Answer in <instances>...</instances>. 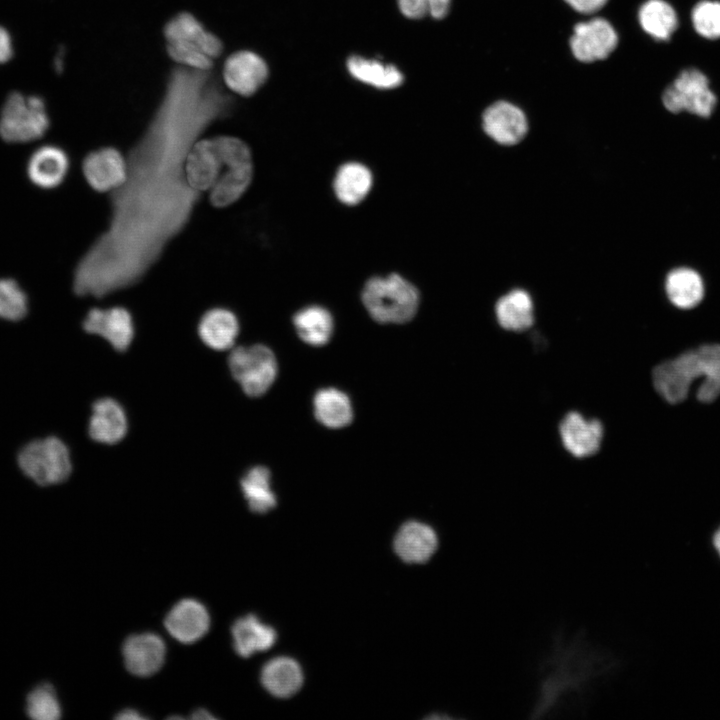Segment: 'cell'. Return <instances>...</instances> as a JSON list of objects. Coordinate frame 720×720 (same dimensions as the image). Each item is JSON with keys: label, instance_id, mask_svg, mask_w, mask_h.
Here are the masks:
<instances>
[{"label": "cell", "instance_id": "1", "mask_svg": "<svg viewBox=\"0 0 720 720\" xmlns=\"http://www.w3.org/2000/svg\"><path fill=\"white\" fill-rule=\"evenodd\" d=\"M200 71L178 73L143 136L127 157V178L110 196V218L78 262L73 290L102 298L139 282L189 222L201 194L185 162L201 133L228 112Z\"/></svg>", "mask_w": 720, "mask_h": 720}, {"label": "cell", "instance_id": "2", "mask_svg": "<svg viewBox=\"0 0 720 720\" xmlns=\"http://www.w3.org/2000/svg\"><path fill=\"white\" fill-rule=\"evenodd\" d=\"M702 378L697 398L713 402L720 395V344L701 345L656 366L652 380L656 391L671 404L682 402L692 382Z\"/></svg>", "mask_w": 720, "mask_h": 720}, {"label": "cell", "instance_id": "3", "mask_svg": "<svg viewBox=\"0 0 720 720\" xmlns=\"http://www.w3.org/2000/svg\"><path fill=\"white\" fill-rule=\"evenodd\" d=\"M361 299L371 318L381 324H403L416 315L420 294L399 274L374 276L363 286Z\"/></svg>", "mask_w": 720, "mask_h": 720}, {"label": "cell", "instance_id": "4", "mask_svg": "<svg viewBox=\"0 0 720 720\" xmlns=\"http://www.w3.org/2000/svg\"><path fill=\"white\" fill-rule=\"evenodd\" d=\"M164 35L170 58L192 70L207 72L223 50L220 39L186 12L168 21Z\"/></svg>", "mask_w": 720, "mask_h": 720}, {"label": "cell", "instance_id": "5", "mask_svg": "<svg viewBox=\"0 0 720 720\" xmlns=\"http://www.w3.org/2000/svg\"><path fill=\"white\" fill-rule=\"evenodd\" d=\"M17 463L23 474L39 486L63 483L72 472L69 449L55 436L28 442L18 452Z\"/></svg>", "mask_w": 720, "mask_h": 720}, {"label": "cell", "instance_id": "6", "mask_svg": "<svg viewBox=\"0 0 720 720\" xmlns=\"http://www.w3.org/2000/svg\"><path fill=\"white\" fill-rule=\"evenodd\" d=\"M49 127L45 104L40 97L11 93L1 110L0 136L7 142H29L42 137Z\"/></svg>", "mask_w": 720, "mask_h": 720}, {"label": "cell", "instance_id": "7", "mask_svg": "<svg viewBox=\"0 0 720 720\" xmlns=\"http://www.w3.org/2000/svg\"><path fill=\"white\" fill-rule=\"evenodd\" d=\"M228 364L234 379L251 397L266 393L277 377L276 357L265 345L255 344L233 349Z\"/></svg>", "mask_w": 720, "mask_h": 720}, {"label": "cell", "instance_id": "8", "mask_svg": "<svg viewBox=\"0 0 720 720\" xmlns=\"http://www.w3.org/2000/svg\"><path fill=\"white\" fill-rule=\"evenodd\" d=\"M662 102L672 113L687 111L700 117H709L716 105V96L701 71L686 69L666 88Z\"/></svg>", "mask_w": 720, "mask_h": 720}, {"label": "cell", "instance_id": "9", "mask_svg": "<svg viewBox=\"0 0 720 720\" xmlns=\"http://www.w3.org/2000/svg\"><path fill=\"white\" fill-rule=\"evenodd\" d=\"M617 43L615 29L602 17L575 24L569 38L573 56L583 63L606 59L615 50Z\"/></svg>", "mask_w": 720, "mask_h": 720}, {"label": "cell", "instance_id": "10", "mask_svg": "<svg viewBox=\"0 0 720 720\" xmlns=\"http://www.w3.org/2000/svg\"><path fill=\"white\" fill-rule=\"evenodd\" d=\"M82 171L93 190L114 191L126 181L127 160L117 148L105 146L86 155L82 163Z\"/></svg>", "mask_w": 720, "mask_h": 720}, {"label": "cell", "instance_id": "11", "mask_svg": "<svg viewBox=\"0 0 720 720\" xmlns=\"http://www.w3.org/2000/svg\"><path fill=\"white\" fill-rule=\"evenodd\" d=\"M82 326L87 333L104 338L118 352L127 350L134 337L132 315L122 306L92 308L84 318Z\"/></svg>", "mask_w": 720, "mask_h": 720}, {"label": "cell", "instance_id": "12", "mask_svg": "<svg viewBox=\"0 0 720 720\" xmlns=\"http://www.w3.org/2000/svg\"><path fill=\"white\" fill-rule=\"evenodd\" d=\"M482 127L490 138L501 145L519 143L528 131L524 112L504 100L492 103L483 111Z\"/></svg>", "mask_w": 720, "mask_h": 720}, {"label": "cell", "instance_id": "13", "mask_svg": "<svg viewBox=\"0 0 720 720\" xmlns=\"http://www.w3.org/2000/svg\"><path fill=\"white\" fill-rule=\"evenodd\" d=\"M267 77V64L254 52L238 51L225 61L223 79L226 86L236 94L242 96L254 94Z\"/></svg>", "mask_w": 720, "mask_h": 720}, {"label": "cell", "instance_id": "14", "mask_svg": "<svg viewBox=\"0 0 720 720\" xmlns=\"http://www.w3.org/2000/svg\"><path fill=\"white\" fill-rule=\"evenodd\" d=\"M603 432L599 420L586 418L576 411L566 414L559 426L564 448L579 458L591 456L599 450Z\"/></svg>", "mask_w": 720, "mask_h": 720}, {"label": "cell", "instance_id": "15", "mask_svg": "<svg viewBox=\"0 0 720 720\" xmlns=\"http://www.w3.org/2000/svg\"><path fill=\"white\" fill-rule=\"evenodd\" d=\"M123 658L126 668L134 675L145 677L157 672L163 665L166 647L155 633L135 634L123 644Z\"/></svg>", "mask_w": 720, "mask_h": 720}, {"label": "cell", "instance_id": "16", "mask_svg": "<svg viewBox=\"0 0 720 720\" xmlns=\"http://www.w3.org/2000/svg\"><path fill=\"white\" fill-rule=\"evenodd\" d=\"M164 625L173 638L189 644L207 633L210 617L201 602L195 599H183L168 612Z\"/></svg>", "mask_w": 720, "mask_h": 720}, {"label": "cell", "instance_id": "17", "mask_svg": "<svg viewBox=\"0 0 720 720\" xmlns=\"http://www.w3.org/2000/svg\"><path fill=\"white\" fill-rule=\"evenodd\" d=\"M221 166L213 139L197 140L185 162L187 183L200 194L210 190L220 176Z\"/></svg>", "mask_w": 720, "mask_h": 720}, {"label": "cell", "instance_id": "18", "mask_svg": "<svg viewBox=\"0 0 720 720\" xmlns=\"http://www.w3.org/2000/svg\"><path fill=\"white\" fill-rule=\"evenodd\" d=\"M438 547L435 531L418 521L404 523L394 539L397 555L407 563H424Z\"/></svg>", "mask_w": 720, "mask_h": 720}, {"label": "cell", "instance_id": "19", "mask_svg": "<svg viewBox=\"0 0 720 720\" xmlns=\"http://www.w3.org/2000/svg\"><path fill=\"white\" fill-rule=\"evenodd\" d=\"M127 427L125 411L117 401L102 398L94 402L88 427L94 441L115 444L124 438Z\"/></svg>", "mask_w": 720, "mask_h": 720}, {"label": "cell", "instance_id": "20", "mask_svg": "<svg viewBox=\"0 0 720 720\" xmlns=\"http://www.w3.org/2000/svg\"><path fill=\"white\" fill-rule=\"evenodd\" d=\"M70 166L67 153L60 147L47 145L37 149L30 157L27 172L30 180L44 189L59 186Z\"/></svg>", "mask_w": 720, "mask_h": 720}, {"label": "cell", "instance_id": "21", "mask_svg": "<svg viewBox=\"0 0 720 720\" xmlns=\"http://www.w3.org/2000/svg\"><path fill=\"white\" fill-rule=\"evenodd\" d=\"M201 340L214 350H226L233 346L239 333V321L233 311L215 307L206 311L198 324Z\"/></svg>", "mask_w": 720, "mask_h": 720}, {"label": "cell", "instance_id": "22", "mask_svg": "<svg viewBox=\"0 0 720 720\" xmlns=\"http://www.w3.org/2000/svg\"><path fill=\"white\" fill-rule=\"evenodd\" d=\"M373 186V174L364 164L356 161L342 164L333 180V191L337 199L347 205L361 203Z\"/></svg>", "mask_w": 720, "mask_h": 720}, {"label": "cell", "instance_id": "23", "mask_svg": "<svg viewBox=\"0 0 720 720\" xmlns=\"http://www.w3.org/2000/svg\"><path fill=\"white\" fill-rule=\"evenodd\" d=\"M233 647L241 657L272 647L277 634L274 628L262 623L256 615L248 614L237 619L232 625Z\"/></svg>", "mask_w": 720, "mask_h": 720}, {"label": "cell", "instance_id": "24", "mask_svg": "<svg viewBox=\"0 0 720 720\" xmlns=\"http://www.w3.org/2000/svg\"><path fill=\"white\" fill-rule=\"evenodd\" d=\"M261 682L272 695L286 698L302 686L303 674L298 663L288 657H277L267 662L261 671Z\"/></svg>", "mask_w": 720, "mask_h": 720}, {"label": "cell", "instance_id": "25", "mask_svg": "<svg viewBox=\"0 0 720 720\" xmlns=\"http://www.w3.org/2000/svg\"><path fill=\"white\" fill-rule=\"evenodd\" d=\"M665 290L670 302L681 309L697 306L704 297V282L700 274L688 267L670 271L666 277Z\"/></svg>", "mask_w": 720, "mask_h": 720}, {"label": "cell", "instance_id": "26", "mask_svg": "<svg viewBox=\"0 0 720 720\" xmlns=\"http://www.w3.org/2000/svg\"><path fill=\"white\" fill-rule=\"evenodd\" d=\"M533 302L522 289H514L496 303L495 313L499 325L510 331H524L534 322Z\"/></svg>", "mask_w": 720, "mask_h": 720}, {"label": "cell", "instance_id": "27", "mask_svg": "<svg viewBox=\"0 0 720 720\" xmlns=\"http://www.w3.org/2000/svg\"><path fill=\"white\" fill-rule=\"evenodd\" d=\"M313 406L316 419L328 428H343L353 419L350 398L336 388H323L317 391Z\"/></svg>", "mask_w": 720, "mask_h": 720}, {"label": "cell", "instance_id": "28", "mask_svg": "<svg viewBox=\"0 0 720 720\" xmlns=\"http://www.w3.org/2000/svg\"><path fill=\"white\" fill-rule=\"evenodd\" d=\"M293 324L302 341L312 346L327 344L334 330L331 313L319 305H310L297 311Z\"/></svg>", "mask_w": 720, "mask_h": 720}, {"label": "cell", "instance_id": "29", "mask_svg": "<svg viewBox=\"0 0 720 720\" xmlns=\"http://www.w3.org/2000/svg\"><path fill=\"white\" fill-rule=\"evenodd\" d=\"M253 179V162L238 166L226 167L210 189L209 200L216 208L227 207L247 191Z\"/></svg>", "mask_w": 720, "mask_h": 720}, {"label": "cell", "instance_id": "30", "mask_svg": "<svg viewBox=\"0 0 720 720\" xmlns=\"http://www.w3.org/2000/svg\"><path fill=\"white\" fill-rule=\"evenodd\" d=\"M240 485L252 512L264 514L276 506V495L271 487V474L266 467L255 466L248 470L242 477Z\"/></svg>", "mask_w": 720, "mask_h": 720}, {"label": "cell", "instance_id": "31", "mask_svg": "<svg viewBox=\"0 0 720 720\" xmlns=\"http://www.w3.org/2000/svg\"><path fill=\"white\" fill-rule=\"evenodd\" d=\"M347 69L355 79L380 89H393L403 82V75L395 66L360 56L350 57Z\"/></svg>", "mask_w": 720, "mask_h": 720}, {"label": "cell", "instance_id": "32", "mask_svg": "<svg viewBox=\"0 0 720 720\" xmlns=\"http://www.w3.org/2000/svg\"><path fill=\"white\" fill-rule=\"evenodd\" d=\"M642 29L658 40H668L678 25L673 7L664 0H647L638 11Z\"/></svg>", "mask_w": 720, "mask_h": 720}, {"label": "cell", "instance_id": "33", "mask_svg": "<svg viewBox=\"0 0 720 720\" xmlns=\"http://www.w3.org/2000/svg\"><path fill=\"white\" fill-rule=\"evenodd\" d=\"M25 710L34 720H57L62 714L56 691L49 683L38 685L27 695Z\"/></svg>", "mask_w": 720, "mask_h": 720}, {"label": "cell", "instance_id": "34", "mask_svg": "<svg viewBox=\"0 0 720 720\" xmlns=\"http://www.w3.org/2000/svg\"><path fill=\"white\" fill-rule=\"evenodd\" d=\"M28 311L27 296L16 281L0 279V319L18 321Z\"/></svg>", "mask_w": 720, "mask_h": 720}, {"label": "cell", "instance_id": "35", "mask_svg": "<svg viewBox=\"0 0 720 720\" xmlns=\"http://www.w3.org/2000/svg\"><path fill=\"white\" fill-rule=\"evenodd\" d=\"M217 155L225 167L252 163V153L246 142L233 136L212 138Z\"/></svg>", "mask_w": 720, "mask_h": 720}, {"label": "cell", "instance_id": "36", "mask_svg": "<svg viewBox=\"0 0 720 720\" xmlns=\"http://www.w3.org/2000/svg\"><path fill=\"white\" fill-rule=\"evenodd\" d=\"M692 23L695 30L703 37L716 39L720 37V2L702 1L692 11Z\"/></svg>", "mask_w": 720, "mask_h": 720}, {"label": "cell", "instance_id": "37", "mask_svg": "<svg viewBox=\"0 0 720 720\" xmlns=\"http://www.w3.org/2000/svg\"><path fill=\"white\" fill-rule=\"evenodd\" d=\"M401 13L410 19H419L428 14L427 0H398Z\"/></svg>", "mask_w": 720, "mask_h": 720}, {"label": "cell", "instance_id": "38", "mask_svg": "<svg viewBox=\"0 0 720 720\" xmlns=\"http://www.w3.org/2000/svg\"><path fill=\"white\" fill-rule=\"evenodd\" d=\"M608 0H564L573 10L581 14H593L602 9Z\"/></svg>", "mask_w": 720, "mask_h": 720}, {"label": "cell", "instance_id": "39", "mask_svg": "<svg viewBox=\"0 0 720 720\" xmlns=\"http://www.w3.org/2000/svg\"><path fill=\"white\" fill-rule=\"evenodd\" d=\"M451 0H427L428 14L435 19L444 18L449 11Z\"/></svg>", "mask_w": 720, "mask_h": 720}, {"label": "cell", "instance_id": "40", "mask_svg": "<svg viewBox=\"0 0 720 720\" xmlns=\"http://www.w3.org/2000/svg\"><path fill=\"white\" fill-rule=\"evenodd\" d=\"M12 43L9 33L0 26V64L7 62L12 56Z\"/></svg>", "mask_w": 720, "mask_h": 720}, {"label": "cell", "instance_id": "41", "mask_svg": "<svg viewBox=\"0 0 720 720\" xmlns=\"http://www.w3.org/2000/svg\"><path fill=\"white\" fill-rule=\"evenodd\" d=\"M117 719L122 720H139V719H146L145 716L141 715L138 711L134 709H126L118 713L116 716Z\"/></svg>", "mask_w": 720, "mask_h": 720}, {"label": "cell", "instance_id": "42", "mask_svg": "<svg viewBox=\"0 0 720 720\" xmlns=\"http://www.w3.org/2000/svg\"><path fill=\"white\" fill-rule=\"evenodd\" d=\"M191 718L199 720V719H214L215 717L212 714H210L207 710L199 708L192 713Z\"/></svg>", "mask_w": 720, "mask_h": 720}, {"label": "cell", "instance_id": "43", "mask_svg": "<svg viewBox=\"0 0 720 720\" xmlns=\"http://www.w3.org/2000/svg\"><path fill=\"white\" fill-rule=\"evenodd\" d=\"M712 545L720 558V527L714 532L712 536Z\"/></svg>", "mask_w": 720, "mask_h": 720}]
</instances>
